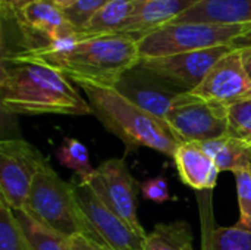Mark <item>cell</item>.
<instances>
[{"label":"cell","instance_id":"6da1fadb","mask_svg":"<svg viewBox=\"0 0 251 250\" xmlns=\"http://www.w3.org/2000/svg\"><path fill=\"white\" fill-rule=\"evenodd\" d=\"M0 105L9 115H90V103L59 69L32 59H1Z\"/></svg>","mask_w":251,"mask_h":250},{"label":"cell","instance_id":"7a4b0ae2","mask_svg":"<svg viewBox=\"0 0 251 250\" xmlns=\"http://www.w3.org/2000/svg\"><path fill=\"white\" fill-rule=\"evenodd\" d=\"M16 59H32L47 63L79 87L110 88L141 60L137 40L124 34L82 37Z\"/></svg>","mask_w":251,"mask_h":250},{"label":"cell","instance_id":"3957f363","mask_svg":"<svg viewBox=\"0 0 251 250\" xmlns=\"http://www.w3.org/2000/svg\"><path fill=\"white\" fill-rule=\"evenodd\" d=\"M81 88L90 103L91 115L116 136L126 150L149 147L174 158L178 146L184 143L165 119L134 105L115 88L94 85H82Z\"/></svg>","mask_w":251,"mask_h":250},{"label":"cell","instance_id":"277c9868","mask_svg":"<svg viewBox=\"0 0 251 250\" xmlns=\"http://www.w3.org/2000/svg\"><path fill=\"white\" fill-rule=\"evenodd\" d=\"M24 211L35 221L68 239L87 236L100 240L84 215L71 183L62 180L49 161L35 174Z\"/></svg>","mask_w":251,"mask_h":250},{"label":"cell","instance_id":"5b68a950","mask_svg":"<svg viewBox=\"0 0 251 250\" xmlns=\"http://www.w3.org/2000/svg\"><path fill=\"white\" fill-rule=\"evenodd\" d=\"M243 29V24L171 22L141 37L138 52L141 59H150L229 46Z\"/></svg>","mask_w":251,"mask_h":250},{"label":"cell","instance_id":"8992f818","mask_svg":"<svg viewBox=\"0 0 251 250\" xmlns=\"http://www.w3.org/2000/svg\"><path fill=\"white\" fill-rule=\"evenodd\" d=\"M47 159L22 139L0 143V200L12 211H24L35 174Z\"/></svg>","mask_w":251,"mask_h":250},{"label":"cell","instance_id":"52a82bcc","mask_svg":"<svg viewBox=\"0 0 251 250\" xmlns=\"http://www.w3.org/2000/svg\"><path fill=\"white\" fill-rule=\"evenodd\" d=\"M87 183L101 202L122 218L137 234L147 237L137 215V193L140 186L131 174L125 158H113L101 162Z\"/></svg>","mask_w":251,"mask_h":250},{"label":"cell","instance_id":"ba28073f","mask_svg":"<svg viewBox=\"0 0 251 250\" xmlns=\"http://www.w3.org/2000/svg\"><path fill=\"white\" fill-rule=\"evenodd\" d=\"M165 121L182 141L204 143L228 134V106L185 93Z\"/></svg>","mask_w":251,"mask_h":250},{"label":"cell","instance_id":"9c48e42d","mask_svg":"<svg viewBox=\"0 0 251 250\" xmlns=\"http://www.w3.org/2000/svg\"><path fill=\"white\" fill-rule=\"evenodd\" d=\"M69 183L84 215L104 245L113 250H144L146 237L137 234L122 218L103 203L87 181L75 175Z\"/></svg>","mask_w":251,"mask_h":250},{"label":"cell","instance_id":"30bf717a","mask_svg":"<svg viewBox=\"0 0 251 250\" xmlns=\"http://www.w3.org/2000/svg\"><path fill=\"white\" fill-rule=\"evenodd\" d=\"M232 49L231 44L218 46L172 56L141 59L140 63L171 85L185 93H191L200 85L210 68Z\"/></svg>","mask_w":251,"mask_h":250},{"label":"cell","instance_id":"8fae6325","mask_svg":"<svg viewBox=\"0 0 251 250\" xmlns=\"http://www.w3.org/2000/svg\"><path fill=\"white\" fill-rule=\"evenodd\" d=\"M113 88L134 105L162 119L185 94V91L171 85L140 62L126 71Z\"/></svg>","mask_w":251,"mask_h":250},{"label":"cell","instance_id":"7c38bea8","mask_svg":"<svg viewBox=\"0 0 251 250\" xmlns=\"http://www.w3.org/2000/svg\"><path fill=\"white\" fill-rule=\"evenodd\" d=\"M191 94L225 106L250 99L251 80L244 68L241 50L232 49L224 55Z\"/></svg>","mask_w":251,"mask_h":250},{"label":"cell","instance_id":"4fadbf2b","mask_svg":"<svg viewBox=\"0 0 251 250\" xmlns=\"http://www.w3.org/2000/svg\"><path fill=\"white\" fill-rule=\"evenodd\" d=\"M18 15L35 34L46 38L50 46L79 38L78 29L68 19L66 12L50 0H35Z\"/></svg>","mask_w":251,"mask_h":250},{"label":"cell","instance_id":"5bb4252c","mask_svg":"<svg viewBox=\"0 0 251 250\" xmlns=\"http://www.w3.org/2000/svg\"><path fill=\"white\" fill-rule=\"evenodd\" d=\"M172 159L185 186L196 192H212L215 189L221 171L200 143H181Z\"/></svg>","mask_w":251,"mask_h":250},{"label":"cell","instance_id":"9a60e30c","mask_svg":"<svg viewBox=\"0 0 251 250\" xmlns=\"http://www.w3.org/2000/svg\"><path fill=\"white\" fill-rule=\"evenodd\" d=\"M199 1L201 0H140L135 13L121 34L129 35L138 41L146 34L174 22Z\"/></svg>","mask_w":251,"mask_h":250},{"label":"cell","instance_id":"2e32d148","mask_svg":"<svg viewBox=\"0 0 251 250\" xmlns=\"http://www.w3.org/2000/svg\"><path fill=\"white\" fill-rule=\"evenodd\" d=\"M174 22L250 24L251 0H201Z\"/></svg>","mask_w":251,"mask_h":250},{"label":"cell","instance_id":"e0dca14e","mask_svg":"<svg viewBox=\"0 0 251 250\" xmlns=\"http://www.w3.org/2000/svg\"><path fill=\"white\" fill-rule=\"evenodd\" d=\"M140 0H112L96 12L79 31V38L107 34H121L131 16L135 13Z\"/></svg>","mask_w":251,"mask_h":250},{"label":"cell","instance_id":"ac0fdd59","mask_svg":"<svg viewBox=\"0 0 251 250\" xmlns=\"http://www.w3.org/2000/svg\"><path fill=\"white\" fill-rule=\"evenodd\" d=\"M200 146L215 161L221 172L229 171L237 174L240 171H250L251 144L249 143L231 136H224L200 143Z\"/></svg>","mask_w":251,"mask_h":250},{"label":"cell","instance_id":"d6986e66","mask_svg":"<svg viewBox=\"0 0 251 250\" xmlns=\"http://www.w3.org/2000/svg\"><path fill=\"white\" fill-rule=\"evenodd\" d=\"M144 250H194L190 224L187 221L157 224L147 234Z\"/></svg>","mask_w":251,"mask_h":250},{"label":"cell","instance_id":"ffe728a7","mask_svg":"<svg viewBox=\"0 0 251 250\" xmlns=\"http://www.w3.org/2000/svg\"><path fill=\"white\" fill-rule=\"evenodd\" d=\"M15 215L24 230L31 250H72L71 240L68 237L35 221L25 211H18Z\"/></svg>","mask_w":251,"mask_h":250},{"label":"cell","instance_id":"44dd1931","mask_svg":"<svg viewBox=\"0 0 251 250\" xmlns=\"http://www.w3.org/2000/svg\"><path fill=\"white\" fill-rule=\"evenodd\" d=\"M203 250H251V233L232 227H212L203 220Z\"/></svg>","mask_w":251,"mask_h":250},{"label":"cell","instance_id":"7402d4cb","mask_svg":"<svg viewBox=\"0 0 251 250\" xmlns=\"http://www.w3.org/2000/svg\"><path fill=\"white\" fill-rule=\"evenodd\" d=\"M59 164L75 172L76 177L87 181L90 180L96 169L90 164V156L87 147L76 139H65L63 143L54 152Z\"/></svg>","mask_w":251,"mask_h":250},{"label":"cell","instance_id":"603a6c76","mask_svg":"<svg viewBox=\"0 0 251 250\" xmlns=\"http://www.w3.org/2000/svg\"><path fill=\"white\" fill-rule=\"evenodd\" d=\"M0 250H31L15 212L0 200Z\"/></svg>","mask_w":251,"mask_h":250},{"label":"cell","instance_id":"cb8c5ba5","mask_svg":"<svg viewBox=\"0 0 251 250\" xmlns=\"http://www.w3.org/2000/svg\"><path fill=\"white\" fill-rule=\"evenodd\" d=\"M251 144V97L228 106V134Z\"/></svg>","mask_w":251,"mask_h":250},{"label":"cell","instance_id":"d4e9b609","mask_svg":"<svg viewBox=\"0 0 251 250\" xmlns=\"http://www.w3.org/2000/svg\"><path fill=\"white\" fill-rule=\"evenodd\" d=\"M234 175L240 205V218L235 222V227L251 233V172L240 171Z\"/></svg>","mask_w":251,"mask_h":250},{"label":"cell","instance_id":"484cf974","mask_svg":"<svg viewBox=\"0 0 251 250\" xmlns=\"http://www.w3.org/2000/svg\"><path fill=\"white\" fill-rule=\"evenodd\" d=\"M112 0H76L69 9H66V16L72 22V25L79 31L84 25L91 19V16L99 12L103 6H106Z\"/></svg>","mask_w":251,"mask_h":250},{"label":"cell","instance_id":"4316f807","mask_svg":"<svg viewBox=\"0 0 251 250\" xmlns=\"http://www.w3.org/2000/svg\"><path fill=\"white\" fill-rule=\"evenodd\" d=\"M141 193H143L144 199L154 202V203H165V202L171 200L168 181L162 175L144 181L141 184Z\"/></svg>","mask_w":251,"mask_h":250},{"label":"cell","instance_id":"83f0119b","mask_svg":"<svg viewBox=\"0 0 251 250\" xmlns=\"http://www.w3.org/2000/svg\"><path fill=\"white\" fill-rule=\"evenodd\" d=\"M69 240L72 250H113L107 245H104L101 240H96L87 236H75Z\"/></svg>","mask_w":251,"mask_h":250},{"label":"cell","instance_id":"f1b7e54d","mask_svg":"<svg viewBox=\"0 0 251 250\" xmlns=\"http://www.w3.org/2000/svg\"><path fill=\"white\" fill-rule=\"evenodd\" d=\"M231 46H232L234 49H238V50L251 47V22L244 25L243 32H241L237 38H234V41H232Z\"/></svg>","mask_w":251,"mask_h":250},{"label":"cell","instance_id":"f546056e","mask_svg":"<svg viewBox=\"0 0 251 250\" xmlns=\"http://www.w3.org/2000/svg\"><path fill=\"white\" fill-rule=\"evenodd\" d=\"M32 1L35 0H1V9L13 12V13H21Z\"/></svg>","mask_w":251,"mask_h":250},{"label":"cell","instance_id":"4dcf8cb0","mask_svg":"<svg viewBox=\"0 0 251 250\" xmlns=\"http://www.w3.org/2000/svg\"><path fill=\"white\" fill-rule=\"evenodd\" d=\"M241 56H243V63H244V68L249 74L251 80V47L247 49H241Z\"/></svg>","mask_w":251,"mask_h":250},{"label":"cell","instance_id":"1f68e13d","mask_svg":"<svg viewBox=\"0 0 251 250\" xmlns=\"http://www.w3.org/2000/svg\"><path fill=\"white\" fill-rule=\"evenodd\" d=\"M51 3H54L56 6H59L60 9H63V10H66V9H69L76 0H50Z\"/></svg>","mask_w":251,"mask_h":250},{"label":"cell","instance_id":"d6a6232c","mask_svg":"<svg viewBox=\"0 0 251 250\" xmlns=\"http://www.w3.org/2000/svg\"><path fill=\"white\" fill-rule=\"evenodd\" d=\"M250 172H251V168H250Z\"/></svg>","mask_w":251,"mask_h":250}]
</instances>
